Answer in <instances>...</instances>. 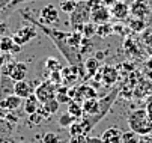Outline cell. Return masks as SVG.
<instances>
[{
  "instance_id": "obj_1",
  "label": "cell",
  "mask_w": 152,
  "mask_h": 143,
  "mask_svg": "<svg viewBox=\"0 0 152 143\" xmlns=\"http://www.w3.org/2000/svg\"><path fill=\"white\" fill-rule=\"evenodd\" d=\"M21 17H23L24 20H27L29 23L35 24L38 29H41L44 35H47V36L51 39V42L57 47V50L60 51V54L65 57V60H66L69 65H74V66H80V68H83V63H84V62H83V56H81V53H80L78 50L72 48V47L69 45V42H68V38H69V33H71V32L57 30V29H54V27H51V26L42 24V23L38 21L35 17H32V15H30L29 12H26V11L21 12Z\"/></svg>"
},
{
  "instance_id": "obj_2",
  "label": "cell",
  "mask_w": 152,
  "mask_h": 143,
  "mask_svg": "<svg viewBox=\"0 0 152 143\" xmlns=\"http://www.w3.org/2000/svg\"><path fill=\"white\" fill-rule=\"evenodd\" d=\"M118 93H119V90H118V89H113L108 95H105L102 99H99V112H98L96 115H92V116L84 115L81 119H78L80 124H81V127H83V133H84L86 136H88V134L95 128V125L98 124V122H101V119H102L108 112H110L113 103L116 101Z\"/></svg>"
},
{
  "instance_id": "obj_3",
  "label": "cell",
  "mask_w": 152,
  "mask_h": 143,
  "mask_svg": "<svg viewBox=\"0 0 152 143\" xmlns=\"http://www.w3.org/2000/svg\"><path fill=\"white\" fill-rule=\"evenodd\" d=\"M128 127L131 131L137 133L139 136L143 134H152V119L149 117V113L146 109H137L133 110L126 117Z\"/></svg>"
},
{
  "instance_id": "obj_4",
  "label": "cell",
  "mask_w": 152,
  "mask_h": 143,
  "mask_svg": "<svg viewBox=\"0 0 152 143\" xmlns=\"http://www.w3.org/2000/svg\"><path fill=\"white\" fill-rule=\"evenodd\" d=\"M91 11H92V0H78L75 9L69 14V24L72 30L81 33L83 26L91 21Z\"/></svg>"
},
{
  "instance_id": "obj_5",
  "label": "cell",
  "mask_w": 152,
  "mask_h": 143,
  "mask_svg": "<svg viewBox=\"0 0 152 143\" xmlns=\"http://www.w3.org/2000/svg\"><path fill=\"white\" fill-rule=\"evenodd\" d=\"M3 75H8L11 80L14 81H21V80H26L27 74H29V66L26 62H20V60H11L8 62L2 69Z\"/></svg>"
},
{
  "instance_id": "obj_6",
  "label": "cell",
  "mask_w": 152,
  "mask_h": 143,
  "mask_svg": "<svg viewBox=\"0 0 152 143\" xmlns=\"http://www.w3.org/2000/svg\"><path fill=\"white\" fill-rule=\"evenodd\" d=\"M36 36H38V30H36V26L32 24V23H29L27 26L20 27V29L12 35L15 44H18V45H21V47L26 45V44H29L30 41L35 39Z\"/></svg>"
},
{
  "instance_id": "obj_7",
  "label": "cell",
  "mask_w": 152,
  "mask_h": 143,
  "mask_svg": "<svg viewBox=\"0 0 152 143\" xmlns=\"http://www.w3.org/2000/svg\"><path fill=\"white\" fill-rule=\"evenodd\" d=\"M56 89H57V86L53 85L50 80H47L35 89V95L39 99V103L44 104V103H47V101H50L56 96Z\"/></svg>"
},
{
  "instance_id": "obj_8",
  "label": "cell",
  "mask_w": 152,
  "mask_h": 143,
  "mask_svg": "<svg viewBox=\"0 0 152 143\" xmlns=\"http://www.w3.org/2000/svg\"><path fill=\"white\" fill-rule=\"evenodd\" d=\"M39 23L47 24V26H53L56 23H59V9L54 5H47L41 9L39 14Z\"/></svg>"
},
{
  "instance_id": "obj_9",
  "label": "cell",
  "mask_w": 152,
  "mask_h": 143,
  "mask_svg": "<svg viewBox=\"0 0 152 143\" xmlns=\"http://www.w3.org/2000/svg\"><path fill=\"white\" fill-rule=\"evenodd\" d=\"M110 14H112V18L118 20V21H124V20H128V17L131 15L129 12V5L124 0H119L115 5L110 6Z\"/></svg>"
},
{
  "instance_id": "obj_10",
  "label": "cell",
  "mask_w": 152,
  "mask_h": 143,
  "mask_svg": "<svg viewBox=\"0 0 152 143\" xmlns=\"http://www.w3.org/2000/svg\"><path fill=\"white\" fill-rule=\"evenodd\" d=\"M21 51V45L15 44L12 35H5L0 38V53H8V54H15Z\"/></svg>"
},
{
  "instance_id": "obj_11",
  "label": "cell",
  "mask_w": 152,
  "mask_h": 143,
  "mask_svg": "<svg viewBox=\"0 0 152 143\" xmlns=\"http://www.w3.org/2000/svg\"><path fill=\"white\" fill-rule=\"evenodd\" d=\"M14 93L17 96H20L21 99H26L30 95H33L35 90H33V86H32L30 81L21 80V81H15V83H14Z\"/></svg>"
},
{
  "instance_id": "obj_12",
  "label": "cell",
  "mask_w": 152,
  "mask_h": 143,
  "mask_svg": "<svg viewBox=\"0 0 152 143\" xmlns=\"http://www.w3.org/2000/svg\"><path fill=\"white\" fill-rule=\"evenodd\" d=\"M129 12H131L133 17L136 18H145L149 15L151 9H149V5L146 0H134V2L129 5Z\"/></svg>"
},
{
  "instance_id": "obj_13",
  "label": "cell",
  "mask_w": 152,
  "mask_h": 143,
  "mask_svg": "<svg viewBox=\"0 0 152 143\" xmlns=\"http://www.w3.org/2000/svg\"><path fill=\"white\" fill-rule=\"evenodd\" d=\"M99 77H101V83H105V85H115L118 78H119V74H118V69L112 65H105L104 68H101V72H99Z\"/></svg>"
},
{
  "instance_id": "obj_14",
  "label": "cell",
  "mask_w": 152,
  "mask_h": 143,
  "mask_svg": "<svg viewBox=\"0 0 152 143\" xmlns=\"http://www.w3.org/2000/svg\"><path fill=\"white\" fill-rule=\"evenodd\" d=\"M21 104H23V99H21L20 96H17L15 93H11V95L5 96L2 101H0V107H3L8 113L18 110L21 107Z\"/></svg>"
},
{
  "instance_id": "obj_15",
  "label": "cell",
  "mask_w": 152,
  "mask_h": 143,
  "mask_svg": "<svg viewBox=\"0 0 152 143\" xmlns=\"http://www.w3.org/2000/svg\"><path fill=\"white\" fill-rule=\"evenodd\" d=\"M122 134L124 131H121L118 127H110L101 134V140L104 143H122Z\"/></svg>"
},
{
  "instance_id": "obj_16",
  "label": "cell",
  "mask_w": 152,
  "mask_h": 143,
  "mask_svg": "<svg viewBox=\"0 0 152 143\" xmlns=\"http://www.w3.org/2000/svg\"><path fill=\"white\" fill-rule=\"evenodd\" d=\"M83 66H84V72H86L84 80L92 78V77H95L96 72L99 71V60H96L95 57H88V59L84 60Z\"/></svg>"
},
{
  "instance_id": "obj_17",
  "label": "cell",
  "mask_w": 152,
  "mask_h": 143,
  "mask_svg": "<svg viewBox=\"0 0 152 143\" xmlns=\"http://www.w3.org/2000/svg\"><path fill=\"white\" fill-rule=\"evenodd\" d=\"M81 106H83V112H84V115H89V116L96 115V113L99 112V99H98V98L84 99L83 103H81Z\"/></svg>"
},
{
  "instance_id": "obj_18",
  "label": "cell",
  "mask_w": 152,
  "mask_h": 143,
  "mask_svg": "<svg viewBox=\"0 0 152 143\" xmlns=\"http://www.w3.org/2000/svg\"><path fill=\"white\" fill-rule=\"evenodd\" d=\"M39 106H41V103H39V99L36 98V95L33 93V95H30L29 98H26L24 99V112L27 113V115H33V113H36L38 112V109H39Z\"/></svg>"
},
{
  "instance_id": "obj_19",
  "label": "cell",
  "mask_w": 152,
  "mask_h": 143,
  "mask_svg": "<svg viewBox=\"0 0 152 143\" xmlns=\"http://www.w3.org/2000/svg\"><path fill=\"white\" fill-rule=\"evenodd\" d=\"M112 33H115V30H113V24H110V23L96 24V36H98V38L105 39V38L110 36Z\"/></svg>"
},
{
  "instance_id": "obj_20",
  "label": "cell",
  "mask_w": 152,
  "mask_h": 143,
  "mask_svg": "<svg viewBox=\"0 0 152 143\" xmlns=\"http://www.w3.org/2000/svg\"><path fill=\"white\" fill-rule=\"evenodd\" d=\"M68 113H69L71 116H74L75 119H81V117L84 116L81 103H78V101H71V103L68 104Z\"/></svg>"
},
{
  "instance_id": "obj_21",
  "label": "cell",
  "mask_w": 152,
  "mask_h": 143,
  "mask_svg": "<svg viewBox=\"0 0 152 143\" xmlns=\"http://www.w3.org/2000/svg\"><path fill=\"white\" fill-rule=\"evenodd\" d=\"M78 3V0H60V3H59V9L65 14H71L75 6Z\"/></svg>"
},
{
  "instance_id": "obj_22",
  "label": "cell",
  "mask_w": 152,
  "mask_h": 143,
  "mask_svg": "<svg viewBox=\"0 0 152 143\" xmlns=\"http://www.w3.org/2000/svg\"><path fill=\"white\" fill-rule=\"evenodd\" d=\"M44 66L48 72H53V71H62V63L59 62L57 59L54 57H47L45 62H44Z\"/></svg>"
},
{
  "instance_id": "obj_23",
  "label": "cell",
  "mask_w": 152,
  "mask_h": 143,
  "mask_svg": "<svg viewBox=\"0 0 152 143\" xmlns=\"http://www.w3.org/2000/svg\"><path fill=\"white\" fill-rule=\"evenodd\" d=\"M81 35H83L84 38H89V39H92L94 36H96V24H95V23H92V21L86 23V24L83 26Z\"/></svg>"
},
{
  "instance_id": "obj_24",
  "label": "cell",
  "mask_w": 152,
  "mask_h": 143,
  "mask_svg": "<svg viewBox=\"0 0 152 143\" xmlns=\"http://www.w3.org/2000/svg\"><path fill=\"white\" fill-rule=\"evenodd\" d=\"M128 26H129V29H133L134 32H142L146 27V23H145V20L134 17V18H129L128 20Z\"/></svg>"
},
{
  "instance_id": "obj_25",
  "label": "cell",
  "mask_w": 152,
  "mask_h": 143,
  "mask_svg": "<svg viewBox=\"0 0 152 143\" xmlns=\"http://www.w3.org/2000/svg\"><path fill=\"white\" fill-rule=\"evenodd\" d=\"M77 119L74 117V116H71L68 112L66 113H63V115H60V117H59V125L62 127V128H68L72 122H75Z\"/></svg>"
},
{
  "instance_id": "obj_26",
  "label": "cell",
  "mask_w": 152,
  "mask_h": 143,
  "mask_svg": "<svg viewBox=\"0 0 152 143\" xmlns=\"http://www.w3.org/2000/svg\"><path fill=\"white\" fill-rule=\"evenodd\" d=\"M139 134L134 133V131H125L122 134V143H139Z\"/></svg>"
},
{
  "instance_id": "obj_27",
  "label": "cell",
  "mask_w": 152,
  "mask_h": 143,
  "mask_svg": "<svg viewBox=\"0 0 152 143\" xmlns=\"http://www.w3.org/2000/svg\"><path fill=\"white\" fill-rule=\"evenodd\" d=\"M41 140H42V143H60L62 142L60 137H59V134L51 133V131L44 133V134H42V137H41Z\"/></svg>"
},
{
  "instance_id": "obj_28",
  "label": "cell",
  "mask_w": 152,
  "mask_h": 143,
  "mask_svg": "<svg viewBox=\"0 0 152 143\" xmlns=\"http://www.w3.org/2000/svg\"><path fill=\"white\" fill-rule=\"evenodd\" d=\"M68 133H69V136L84 134V133H83V127H81V124H80V120H78V119H77L75 122H72V124L68 127Z\"/></svg>"
},
{
  "instance_id": "obj_29",
  "label": "cell",
  "mask_w": 152,
  "mask_h": 143,
  "mask_svg": "<svg viewBox=\"0 0 152 143\" xmlns=\"http://www.w3.org/2000/svg\"><path fill=\"white\" fill-rule=\"evenodd\" d=\"M48 80L51 81L53 85H56V86L62 85V83H63L62 72H60V71H53V72H50V74H48Z\"/></svg>"
},
{
  "instance_id": "obj_30",
  "label": "cell",
  "mask_w": 152,
  "mask_h": 143,
  "mask_svg": "<svg viewBox=\"0 0 152 143\" xmlns=\"http://www.w3.org/2000/svg\"><path fill=\"white\" fill-rule=\"evenodd\" d=\"M68 143H88V136L86 134H78V136H69Z\"/></svg>"
},
{
  "instance_id": "obj_31",
  "label": "cell",
  "mask_w": 152,
  "mask_h": 143,
  "mask_svg": "<svg viewBox=\"0 0 152 143\" xmlns=\"http://www.w3.org/2000/svg\"><path fill=\"white\" fill-rule=\"evenodd\" d=\"M44 120V117H42L39 113H33V115H29V122L33 125H39L41 122Z\"/></svg>"
},
{
  "instance_id": "obj_32",
  "label": "cell",
  "mask_w": 152,
  "mask_h": 143,
  "mask_svg": "<svg viewBox=\"0 0 152 143\" xmlns=\"http://www.w3.org/2000/svg\"><path fill=\"white\" fill-rule=\"evenodd\" d=\"M11 60H12L11 54H8V53H0V69H2L8 62H11Z\"/></svg>"
},
{
  "instance_id": "obj_33",
  "label": "cell",
  "mask_w": 152,
  "mask_h": 143,
  "mask_svg": "<svg viewBox=\"0 0 152 143\" xmlns=\"http://www.w3.org/2000/svg\"><path fill=\"white\" fill-rule=\"evenodd\" d=\"M139 143H152V134H143L139 137Z\"/></svg>"
},
{
  "instance_id": "obj_34",
  "label": "cell",
  "mask_w": 152,
  "mask_h": 143,
  "mask_svg": "<svg viewBox=\"0 0 152 143\" xmlns=\"http://www.w3.org/2000/svg\"><path fill=\"white\" fill-rule=\"evenodd\" d=\"M6 32H8V24H6L5 21H0V38L5 36Z\"/></svg>"
},
{
  "instance_id": "obj_35",
  "label": "cell",
  "mask_w": 152,
  "mask_h": 143,
  "mask_svg": "<svg viewBox=\"0 0 152 143\" xmlns=\"http://www.w3.org/2000/svg\"><path fill=\"white\" fill-rule=\"evenodd\" d=\"M88 143H104L101 140V137H89L88 136Z\"/></svg>"
},
{
  "instance_id": "obj_36",
  "label": "cell",
  "mask_w": 152,
  "mask_h": 143,
  "mask_svg": "<svg viewBox=\"0 0 152 143\" xmlns=\"http://www.w3.org/2000/svg\"><path fill=\"white\" fill-rule=\"evenodd\" d=\"M116 2H119V0H101V3H102L104 6H112V5H115Z\"/></svg>"
},
{
  "instance_id": "obj_37",
  "label": "cell",
  "mask_w": 152,
  "mask_h": 143,
  "mask_svg": "<svg viewBox=\"0 0 152 143\" xmlns=\"http://www.w3.org/2000/svg\"><path fill=\"white\" fill-rule=\"evenodd\" d=\"M102 57H104V53H102V51H98V53L95 54V59H96V60H99V62L102 60Z\"/></svg>"
},
{
  "instance_id": "obj_38",
  "label": "cell",
  "mask_w": 152,
  "mask_h": 143,
  "mask_svg": "<svg viewBox=\"0 0 152 143\" xmlns=\"http://www.w3.org/2000/svg\"><path fill=\"white\" fill-rule=\"evenodd\" d=\"M148 110V113H149V117L152 119V106H149V109H146Z\"/></svg>"
}]
</instances>
